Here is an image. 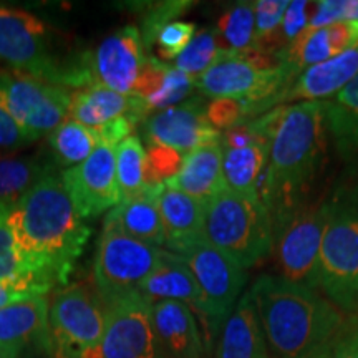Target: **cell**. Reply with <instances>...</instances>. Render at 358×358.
<instances>
[{
  "mask_svg": "<svg viewBox=\"0 0 358 358\" xmlns=\"http://www.w3.org/2000/svg\"><path fill=\"white\" fill-rule=\"evenodd\" d=\"M8 224L22 262L45 287L66 284L88 243L90 227L62 176L47 174L8 206Z\"/></svg>",
  "mask_w": 358,
  "mask_h": 358,
  "instance_id": "cell-1",
  "label": "cell"
},
{
  "mask_svg": "<svg viewBox=\"0 0 358 358\" xmlns=\"http://www.w3.org/2000/svg\"><path fill=\"white\" fill-rule=\"evenodd\" d=\"M275 358H319L347 315L320 290L264 274L249 289Z\"/></svg>",
  "mask_w": 358,
  "mask_h": 358,
  "instance_id": "cell-2",
  "label": "cell"
},
{
  "mask_svg": "<svg viewBox=\"0 0 358 358\" xmlns=\"http://www.w3.org/2000/svg\"><path fill=\"white\" fill-rule=\"evenodd\" d=\"M327 146L324 101L285 105L268 146L261 199L272 221L308 198Z\"/></svg>",
  "mask_w": 358,
  "mask_h": 358,
  "instance_id": "cell-3",
  "label": "cell"
},
{
  "mask_svg": "<svg viewBox=\"0 0 358 358\" xmlns=\"http://www.w3.org/2000/svg\"><path fill=\"white\" fill-rule=\"evenodd\" d=\"M319 290L343 313H358V176L340 182L329 196Z\"/></svg>",
  "mask_w": 358,
  "mask_h": 358,
  "instance_id": "cell-4",
  "label": "cell"
},
{
  "mask_svg": "<svg viewBox=\"0 0 358 358\" xmlns=\"http://www.w3.org/2000/svg\"><path fill=\"white\" fill-rule=\"evenodd\" d=\"M203 236L244 271L257 266L274 248V227L261 198L224 189L204 204Z\"/></svg>",
  "mask_w": 358,
  "mask_h": 358,
  "instance_id": "cell-5",
  "label": "cell"
},
{
  "mask_svg": "<svg viewBox=\"0 0 358 358\" xmlns=\"http://www.w3.org/2000/svg\"><path fill=\"white\" fill-rule=\"evenodd\" d=\"M106 306L96 289L69 285L48 307V352L53 358H101Z\"/></svg>",
  "mask_w": 358,
  "mask_h": 358,
  "instance_id": "cell-6",
  "label": "cell"
},
{
  "mask_svg": "<svg viewBox=\"0 0 358 358\" xmlns=\"http://www.w3.org/2000/svg\"><path fill=\"white\" fill-rule=\"evenodd\" d=\"M329 219V198H307L272 221L280 277L319 290L320 248Z\"/></svg>",
  "mask_w": 358,
  "mask_h": 358,
  "instance_id": "cell-7",
  "label": "cell"
},
{
  "mask_svg": "<svg viewBox=\"0 0 358 358\" xmlns=\"http://www.w3.org/2000/svg\"><path fill=\"white\" fill-rule=\"evenodd\" d=\"M179 257L189 267L203 295L204 313L201 322L209 347L239 302L248 282V272L206 239L187 248Z\"/></svg>",
  "mask_w": 358,
  "mask_h": 358,
  "instance_id": "cell-8",
  "label": "cell"
},
{
  "mask_svg": "<svg viewBox=\"0 0 358 358\" xmlns=\"http://www.w3.org/2000/svg\"><path fill=\"white\" fill-rule=\"evenodd\" d=\"M163 249L140 243L111 226H103L95 256V289L105 306L136 294L159 266Z\"/></svg>",
  "mask_w": 358,
  "mask_h": 358,
  "instance_id": "cell-9",
  "label": "cell"
},
{
  "mask_svg": "<svg viewBox=\"0 0 358 358\" xmlns=\"http://www.w3.org/2000/svg\"><path fill=\"white\" fill-rule=\"evenodd\" d=\"M0 103L32 140L69 120L70 92L19 70H0Z\"/></svg>",
  "mask_w": 358,
  "mask_h": 358,
  "instance_id": "cell-10",
  "label": "cell"
},
{
  "mask_svg": "<svg viewBox=\"0 0 358 358\" xmlns=\"http://www.w3.org/2000/svg\"><path fill=\"white\" fill-rule=\"evenodd\" d=\"M0 62L60 87L64 69L48 53L47 27L32 13L0 7Z\"/></svg>",
  "mask_w": 358,
  "mask_h": 358,
  "instance_id": "cell-11",
  "label": "cell"
},
{
  "mask_svg": "<svg viewBox=\"0 0 358 358\" xmlns=\"http://www.w3.org/2000/svg\"><path fill=\"white\" fill-rule=\"evenodd\" d=\"M101 358H171L156 335L151 303L138 292L106 306Z\"/></svg>",
  "mask_w": 358,
  "mask_h": 358,
  "instance_id": "cell-12",
  "label": "cell"
},
{
  "mask_svg": "<svg viewBox=\"0 0 358 358\" xmlns=\"http://www.w3.org/2000/svg\"><path fill=\"white\" fill-rule=\"evenodd\" d=\"M138 27L127 25L80 60L87 87H105L122 95H133L148 57Z\"/></svg>",
  "mask_w": 358,
  "mask_h": 358,
  "instance_id": "cell-13",
  "label": "cell"
},
{
  "mask_svg": "<svg viewBox=\"0 0 358 358\" xmlns=\"http://www.w3.org/2000/svg\"><path fill=\"white\" fill-rule=\"evenodd\" d=\"M60 176L85 219L100 216L122 203L113 146L98 145L82 164L65 169Z\"/></svg>",
  "mask_w": 358,
  "mask_h": 358,
  "instance_id": "cell-14",
  "label": "cell"
},
{
  "mask_svg": "<svg viewBox=\"0 0 358 358\" xmlns=\"http://www.w3.org/2000/svg\"><path fill=\"white\" fill-rule=\"evenodd\" d=\"M203 100L192 98L181 105L148 116L145 136L150 146H168L187 155L201 146L221 141V131L211 127Z\"/></svg>",
  "mask_w": 358,
  "mask_h": 358,
  "instance_id": "cell-15",
  "label": "cell"
},
{
  "mask_svg": "<svg viewBox=\"0 0 358 358\" xmlns=\"http://www.w3.org/2000/svg\"><path fill=\"white\" fill-rule=\"evenodd\" d=\"M150 113V108L141 98L136 95H122L100 85L70 92L69 120L83 124L93 131L120 116H134L145 123Z\"/></svg>",
  "mask_w": 358,
  "mask_h": 358,
  "instance_id": "cell-16",
  "label": "cell"
},
{
  "mask_svg": "<svg viewBox=\"0 0 358 358\" xmlns=\"http://www.w3.org/2000/svg\"><path fill=\"white\" fill-rule=\"evenodd\" d=\"M358 75V43L342 55L303 70L280 98L282 103L325 101Z\"/></svg>",
  "mask_w": 358,
  "mask_h": 358,
  "instance_id": "cell-17",
  "label": "cell"
},
{
  "mask_svg": "<svg viewBox=\"0 0 358 358\" xmlns=\"http://www.w3.org/2000/svg\"><path fill=\"white\" fill-rule=\"evenodd\" d=\"M158 206L164 229V245L179 256L187 248L204 239V204L176 187L163 185Z\"/></svg>",
  "mask_w": 358,
  "mask_h": 358,
  "instance_id": "cell-18",
  "label": "cell"
},
{
  "mask_svg": "<svg viewBox=\"0 0 358 358\" xmlns=\"http://www.w3.org/2000/svg\"><path fill=\"white\" fill-rule=\"evenodd\" d=\"M138 294L150 303L161 301L185 303L203 320L204 303L198 282L186 262L169 250H163L159 266L140 285Z\"/></svg>",
  "mask_w": 358,
  "mask_h": 358,
  "instance_id": "cell-19",
  "label": "cell"
},
{
  "mask_svg": "<svg viewBox=\"0 0 358 358\" xmlns=\"http://www.w3.org/2000/svg\"><path fill=\"white\" fill-rule=\"evenodd\" d=\"M151 319L164 352L171 358H203L204 340L196 315L185 303H151Z\"/></svg>",
  "mask_w": 358,
  "mask_h": 358,
  "instance_id": "cell-20",
  "label": "cell"
},
{
  "mask_svg": "<svg viewBox=\"0 0 358 358\" xmlns=\"http://www.w3.org/2000/svg\"><path fill=\"white\" fill-rule=\"evenodd\" d=\"M48 307L40 295L0 308V347L24 352L37 345L48 352Z\"/></svg>",
  "mask_w": 358,
  "mask_h": 358,
  "instance_id": "cell-21",
  "label": "cell"
},
{
  "mask_svg": "<svg viewBox=\"0 0 358 358\" xmlns=\"http://www.w3.org/2000/svg\"><path fill=\"white\" fill-rule=\"evenodd\" d=\"M252 295H241L234 310L224 322L216 358H271Z\"/></svg>",
  "mask_w": 358,
  "mask_h": 358,
  "instance_id": "cell-22",
  "label": "cell"
},
{
  "mask_svg": "<svg viewBox=\"0 0 358 358\" xmlns=\"http://www.w3.org/2000/svg\"><path fill=\"white\" fill-rule=\"evenodd\" d=\"M161 187L163 185L148 186L141 194L122 201L106 216V226L115 227L124 236L140 243L155 248L164 245V229L158 206Z\"/></svg>",
  "mask_w": 358,
  "mask_h": 358,
  "instance_id": "cell-23",
  "label": "cell"
},
{
  "mask_svg": "<svg viewBox=\"0 0 358 358\" xmlns=\"http://www.w3.org/2000/svg\"><path fill=\"white\" fill-rule=\"evenodd\" d=\"M164 185L186 192L187 196L198 199L203 204L226 189L222 174L221 141L201 146L187 153L179 173Z\"/></svg>",
  "mask_w": 358,
  "mask_h": 358,
  "instance_id": "cell-24",
  "label": "cell"
},
{
  "mask_svg": "<svg viewBox=\"0 0 358 358\" xmlns=\"http://www.w3.org/2000/svg\"><path fill=\"white\" fill-rule=\"evenodd\" d=\"M324 123L337 155L358 168V75L337 95L324 101Z\"/></svg>",
  "mask_w": 358,
  "mask_h": 358,
  "instance_id": "cell-25",
  "label": "cell"
},
{
  "mask_svg": "<svg viewBox=\"0 0 358 358\" xmlns=\"http://www.w3.org/2000/svg\"><path fill=\"white\" fill-rule=\"evenodd\" d=\"M271 141L222 150V174L226 189L248 198H261V176L267 168Z\"/></svg>",
  "mask_w": 358,
  "mask_h": 358,
  "instance_id": "cell-26",
  "label": "cell"
},
{
  "mask_svg": "<svg viewBox=\"0 0 358 358\" xmlns=\"http://www.w3.org/2000/svg\"><path fill=\"white\" fill-rule=\"evenodd\" d=\"M0 282L24 290L34 297L50 292L22 262L12 227L8 224V206L2 204H0Z\"/></svg>",
  "mask_w": 358,
  "mask_h": 358,
  "instance_id": "cell-27",
  "label": "cell"
},
{
  "mask_svg": "<svg viewBox=\"0 0 358 358\" xmlns=\"http://www.w3.org/2000/svg\"><path fill=\"white\" fill-rule=\"evenodd\" d=\"M116 181L122 201L141 194L148 187V153L136 134H131L115 148Z\"/></svg>",
  "mask_w": 358,
  "mask_h": 358,
  "instance_id": "cell-28",
  "label": "cell"
},
{
  "mask_svg": "<svg viewBox=\"0 0 358 358\" xmlns=\"http://www.w3.org/2000/svg\"><path fill=\"white\" fill-rule=\"evenodd\" d=\"M50 169L32 158L0 155V204L10 206L32 189Z\"/></svg>",
  "mask_w": 358,
  "mask_h": 358,
  "instance_id": "cell-29",
  "label": "cell"
},
{
  "mask_svg": "<svg viewBox=\"0 0 358 358\" xmlns=\"http://www.w3.org/2000/svg\"><path fill=\"white\" fill-rule=\"evenodd\" d=\"M50 145L58 163L70 169L82 164L96 150L98 138L83 124L66 120L50 133Z\"/></svg>",
  "mask_w": 358,
  "mask_h": 358,
  "instance_id": "cell-30",
  "label": "cell"
},
{
  "mask_svg": "<svg viewBox=\"0 0 358 358\" xmlns=\"http://www.w3.org/2000/svg\"><path fill=\"white\" fill-rule=\"evenodd\" d=\"M217 37L227 45L224 50L248 52L256 48V17L254 2H241L219 19Z\"/></svg>",
  "mask_w": 358,
  "mask_h": 358,
  "instance_id": "cell-31",
  "label": "cell"
},
{
  "mask_svg": "<svg viewBox=\"0 0 358 358\" xmlns=\"http://www.w3.org/2000/svg\"><path fill=\"white\" fill-rule=\"evenodd\" d=\"M219 37L211 29L201 30L196 34L189 45L174 60V69L186 73L194 82L211 66L219 55Z\"/></svg>",
  "mask_w": 358,
  "mask_h": 358,
  "instance_id": "cell-32",
  "label": "cell"
},
{
  "mask_svg": "<svg viewBox=\"0 0 358 358\" xmlns=\"http://www.w3.org/2000/svg\"><path fill=\"white\" fill-rule=\"evenodd\" d=\"M194 87V80L187 77L182 71L176 70L174 66H169L159 92L146 101L148 108H150V111H163L171 108V106L181 105V103H185L186 98L191 95L192 88Z\"/></svg>",
  "mask_w": 358,
  "mask_h": 358,
  "instance_id": "cell-33",
  "label": "cell"
},
{
  "mask_svg": "<svg viewBox=\"0 0 358 358\" xmlns=\"http://www.w3.org/2000/svg\"><path fill=\"white\" fill-rule=\"evenodd\" d=\"M148 153V186H159L168 182L179 173L185 161V155L168 146L153 145Z\"/></svg>",
  "mask_w": 358,
  "mask_h": 358,
  "instance_id": "cell-34",
  "label": "cell"
},
{
  "mask_svg": "<svg viewBox=\"0 0 358 358\" xmlns=\"http://www.w3.org/2000/svg\"><path fill=\"white\" fill-rule=\"evenodd\" d=\"M287 0H259L254 2V17H256V48L264 52L267 43L279 29L284 13L287 10Z\"/></svg>",
  "mask_w": 358,
  "mask_h": 358,
  "instance_id": "cell-35",
  "label": "cell"
},
{
  "mask_svg": "<svg viewBox=\"0 0 358 358\" xmlns=\"http://www.w3.org/2000/svg\"><path fill=\"white\" fill-rule=\"evenodd\" d=\"M192 6V2L186 0H173V2H159L150 7V10L143 19V29L140 30L143 43L146 50H150L156 42V37L164 25L171 24L181 13H185Z\"/></svg>",
  "mask_w": 358,
  "mask_h": 358,
  "instance_id": "cell-36",
  "label": "cell"
},
{
  "mask_svg": "<svg viewBox=\"0 0 358 358\" xmlns=\"http://www.w3.org/2000/svg\"><path fill=\"white\" fill-rule=\"evenodd\" d=\"M196 35V24L186 20H174L164 25L156 37V52L163 62L176 60V57L189 45Z\"/></svg>",
  "mask_w": 358,
  "mask_h": 358,
  "instance_id": "cell-37",
  "label": "cell"
},
{
  "mask_svg": "<svg viewBox=\"0 0 358 358\" xmlns=\"http://www.w3.org/2000/svg\"><path fill=\"white\" fill-rule=\"evenodd\" d=\"M206 116L208 122L217 131H227V129L239 127V124L249 123L248 113L243 101L232 100V98H217L206 106Z\"/></svg>",
  "mask_w": 358,
  "mask_h": 358,
  "instance_id": "cell-38",
  "label": "cell"
},
{
  "mask_svg": "<svg viewBox=\"0 0 358 358\" xmlns=\"http://www.w3.org/2000/svg\"><path fill=\"white\" fill-rule=\"evenodd\" d=\"M319 358H358V313L347 315L337 335Z\"/></svg>",
  "mask_w": 358,
  "mask_h": 358,
  "instance_id": "cell-39",
  "label": "cell"
},
{
  "mask_svg": "<svg viewBox=\"0 0 358 358\" xmlns=\"http://www.w3.org/2000/svg\"><path fill=\"white\" fill-rule=\"evenodd\" d=\"M352 0H322L315 3V12L310 17L307 30L325 29L338 22H347Z\"/></svg>",
  "mask_w": 358,
  "mask_h": 358,
  "instance_id": "cell-40",
  "label": "cell"
},
{
  "mask_svg": "<svg viewBox=\"0 0 358 358\" xmlns=\"http://www.w3.org/2000/svg\"><path fill=\"white\" fill-rule=\"evenodd\" d=\"M30 141L34 140L29 133L12 118L6 106L0 103V150H15Z\"/></svg>",
  "mask_w": 358,
  "mask_h": 358,
  "instance_id": "cell-41",
  "label": "cell"
},
{
  "mask_svg": "<svg viewBox=\"0 0 358 358\" xmlns=\"http://www.w3.org/2000/svg\"><path fill=\"white\" fill-rule=\"evenodd\" d=\"M34 295L24 292V290L12 287V285L2 284L0 282V308L12 306V303L20 302V301H27V299H32Z\"/></svg>",
  "mask_w": 358,
  "mask_h": 358,
  "instance_id": "cell-42",
  "label": "cell"
},
{
  "mask_svg": "<svg viewBox=\"0 0 358 358\" xmlns=\"http://www.w3.org/2000/svg\"><path fill=\"white\" fill-rule=\"evenodd\" d=\"M19 350H12V348H2L0 347V358H20Z\"/></svg>",
  "mask_w": 358,
  "mask_h": 358,
  "instance_id": "cell-43",
  "label": "cell"
},
{
  "mask_svg": "<svg viewBox=\"0 0 358 358\" xmlns=\"http://www.w3.org/2000/svg\"><path fill=\"white\" fill-rule=\"evenodd\" d=\"M348 20L358 22V0L350 2V13H348Z\"/></svg>",
  "mask_w": 358,
  "mask_h": 358,
  "instance_id": "cell-44",
  "label": "cell"
}]
</instances>
